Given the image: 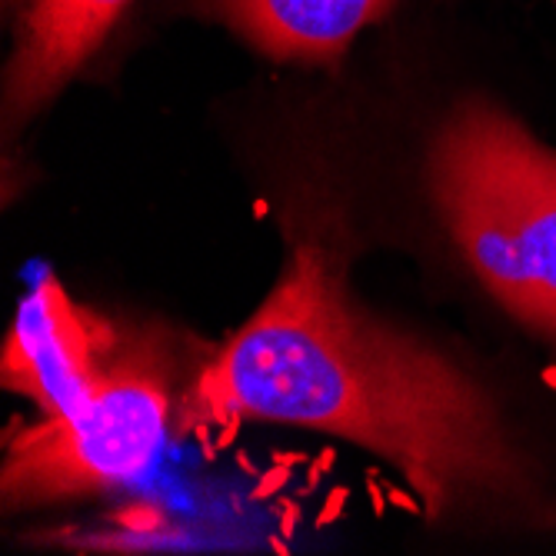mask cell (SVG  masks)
<instances>
[{"label":"cell","instance_id":"1","mask_svg":"<svg viewBox=\"0 0 556 556\" xmlns=\"http://www.w3.org/2000/svg\"><path fill=\"white\" fill-rule=\"evenodd\" d=\"M197 403L370 450L437 527L556 536V477L490 380L367 307L317 240L293 247L257 314L207 364Z\"/></svg>","mask_w":556,"mask_h":556},{"label":"cell","instance_id":"2","mask_svg":"<svg viewBox=\"0 0 556 556\" xmlns=\"http://www.w3.org/2000/svg\"><path fill=\"white\" fill-rule=\"evenodd\" d=\"M430 193L477 283L556 357V147L470 93L433 134Z\"/></svg>","mask_w":556,"mask_h":556},{"label":"cell","instance_id":"3","mask_svg":"<svg viewBox=\"0 0 556 556\" xmlns=\"http://www.w3.org/2000/svg\"><path fill=\"white\" fill-rule=\"evenodd\" d=\"M177 357L167 337L124 333L121 353L87 403L21 427L4 450V510L104 496L137 483L161 457L177 403Z\"/></svg>","mask_w":556,"mask_h":556},{"label":"cell","instance_id":"4","mask_svg":"<svg viewBox=\"0 0 556 556\" xmlns=\"http://www.w3.org/2000/svg\"><path fill=\"white\" fill-rule=\"evenodd\" d=\"M124 330L77 303L58 277H40L17 303L0 357V383L40 417L74 414L114 367Z\"/></svg>","mask_w":556,"mask_h":556},{"label":"cell","instance_id":"5","mask_svg":"<svg viewBox=\"0 0 556 556\" xmlns=\"http://www.w3.org/2000/svg\"><path fill=\"white\" fill-rule=\"evenodd\" d=\"M130 8L134 0H24L4 74L8 130L54 104L104 50Z\"/></svg>","mask_w":556,"mask_h":556},{"label":"cell","instance_id":"6","mask_svg":"<svg viewBox=\"0 0 556 556\" xmlns=\"http://www.w3.org/2000/svg\"><path fill=\"white\" fill-rule=\"evenodd\" d=\"M400 0H177V11L217 24L277 64L333 67Z\"/></svg>","mask_w":556,"mask_h":556},{"label":"cell","instance_id":"7","mask_svg":"<svg viewBox=\"0 0 556 556\" xmlns=\"http://www.w3.org/2000/svg\"><path fill=\"white\" fill-rule=\"evenodd\" d=\"M21 11H24V0H4V17H8V24L17 21Z\"/></svg>","mask_w":556,"mask_h":556},{"label":"cell","instance_id":"8","mask_svg":"<svg viewBox=\"0 0 556 556\" xmlns=\"http://www.w3.org/2000/svg\"><path fill=\"white\" fill-rule=\"evenodd\" d=\"M553 4H556V0H553Z\"/></svg>","mask_w":556,"mask_h":556}]
</instances>
